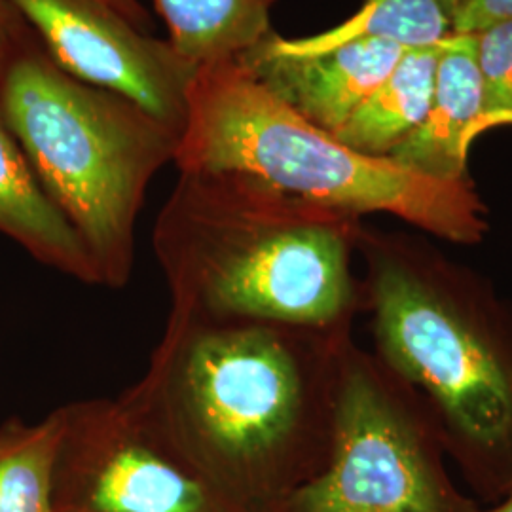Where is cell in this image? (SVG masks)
I'll return each instance as SVG.
<instances>
[{"label": "cell", "instance_id": "6da1fadb", "mask_svg": "<svg viewBox=\"0 0 512 512\" xmlns=\"http://www.w3.org/2000/svg\"><path fill=\"white\" fill-rule=\"evenodd\" d=\"M351 330L169 313L139 404L184 458L247 512H287L327 467Z\"/></svg>", "mask_w": 512, "mask_h": 512}, {"label": "cell", "instance_id": "7c38bea8", "mask_svg": "<svg viewBox=\"0 0 512 512\" xmlns=\"http://www.w3.org/2000/svg\"><path fill=\"white\" fill-rule=\"evenodd\" d=\"M439 54L440 44L408 48L334 137L366 156L387 158L420 128L431 105Z\"/></svg>", "mask_w": 512, "mask_h": 512}, {"label": "cell", "instance_id": "d6986e66", "mask_svg": "<svg viewBox=\"0 0 512 512\" xmlns=\"http://www.w3.org/2000/svg\"><path fill=\"white\" fill-rule=\"evenodd\" d=\"M19 18L21 16H19L18 10L12 6L10 0H0V52L4 50Z\"/></svg>", "mask_w": 512, "mask_h": 512}, {"label": "cell", "instance_id": "9a60e30c", "mask_svg": "<svg viewBox=\"0 0 512 512\" xmlns=\"http://www.w3.org/2000/svg\"><path fill=\"white\" fill-rule=\"evenodd\" d=\"M67 416L59 408L37 423L0 429V512H54V473Z\"/></svg>", "mask_w": 512, "mask_h": 512}, {"label": "cell", "instance_id": "44dd1931", "mask_svg": "<svg viewBox=\"0 0 512 512\" xmlns=\"http://www.w3.org/2000/svg\"><path fill=\"white\" fill-rule=\"evenodd\" d=\"M437 2H439L440 8L444 10V14L450 19L456 14V10H458V6L461 4V0H437Z\"/></svg>", "mask_w": 512, "mask_h": 512}, {"label": "cell", "instance_id": "4fadbf2b", "mask_svg": "<svg viewBox=\"0 0 512 512\" xmlns=\"http://www.w3.org/2000/svg\"><path fill=\"white\" fill-rule=\"evenodd\" d=\"M169 42L196 67L232 61L251 52L272 31L277 0H152Z\"/></svg>", "mask_w": 512, "mask_h": 512}, {"label": "cell", "instance_id": "30bf717a", "mask_svg": "<svg viewBox=\"0 0 512 512\" xmlns=\"http://www.w3.org/2000/svg\"><path fill=\"white\" fill-rule=\"evenodd\" d=\"M482 116L484 95L476 65V35L450 33L440 42L433 97L420 128L387 158L429 179L469 181V148L480 135Z\"/></svg>", "mask_w": 512, "mask_h": 512}, {"label": "cell", "instance_id": "3957f363", "mask_svg": "<svg viewBox=\"0 0 512 512\" xmlns=\"http://www.w3.org/2000/svg\"><path fill=\"white\" fill-rule=\"evenodd\" d=\"M374 355L439 423L448 458L484 503L512 486V304L420 239L361 228Z\"/></svg>", "mask_w": 512, "mask_h": 512}, {"label": "cell", "instance_id": "5b68a950", "mask_svg": "<svg viewBox=\"0 0 512 512\" xmlns=\"http://www.w3.org/2000/svg\"><path fill=\"white\" fill-rule=\"evenodd\" d=\"M0 105L38 181L84 241L99 283L124 287L147 188L181 133L65 73L19 18L0 52Z\"/></svg>", "mask_w": 512, "mask_h": 512}, {"label": "cell", "instance_id": "ba28073f", "mask_svg": "<svg viewBox=\"0 0 512 512\" xmlns=\"http://www.w3.org/2000/svg\"><path fill=\"white\" fill-rule=\"evenodd\" d=\"M55 63L183 133L198 67L99 0H10Z\"/></svg>", "mask_w": 512, "mask_h": 512}, {"label": "cell", "instance_id": "9c48e42d", "mask_svg": "<svg viewBox=\"0 0 512 512\" xmlns=\"http://www.w3.org/2000/svg\"><path fill=\"white\" fill-rule=\"evenodd\" d=\"M404 52L406 48L395 42L361 40L323 54H245L238 59L279 101L334 135L395 69Z\"/></svg>", "mask_w": 512, "mask_h": 512}, {"label": "cell", "instance_id": "7a4b0ae2", "mask_svg": "<svg viewBox=\"0 0 512 512\" xmlns=\"http://www.w3.org/2000/svg\"><path fill=\"white\" fill-rule=\"evenodd\" d=\"M361 217L239 173L181 171L154 226L171 313L351 330L365 308L351 272Z\"/></svg>", "mask_w": 512, "mask_h": 512}, {"label": "cell", "instance_id": "ffe728a7", "mask_svg": "<svg viewBox=\"0 0 512 512\" xmlns=\"http://www.w3.org/2000/svg\"><path fill=\"white\" fill-rule=\"evenodd\" d=\"M484 512H512V486L499 503H495L494 507H490V509H484Z\"/></svg>", "mask_w": 512, "mask_h": 512}, {"label": "cell", "instance_id": "2e32d148", "mask_svg": "<svg viewBox=\"0 0 512 512\" xmlns=\"http://www.w3.org/2000/svg\"><path fill=\"white\" fill-rule=\"evenodd\" d=\"M476 65L484 95L478 133L512 124V19L476 33Z\"/></svg>", "mask_w": 512, "mask_h": 512}, {"label": "cell", "instance_id": "5bb4252c", "mask_svg": "<svg viewBox=\"0 0 512 512\" xmlns=\"http://www.w3.org/2000/svg\"><path fill=\"white\" fill-rule=\"evenodd\" d=\"M452 33L450 18L437 0H366L344 23L306 38L272 33L247 54L262 57H302L340 48L349 42L385 40L403 48L439 46Z\"/></svg>", "mask_w": 512, "mask_h": 512}, {"label": "cell", "instance_id": "8992f818", "mask_svg": "<svg viewBox=\"0 0 512 512\" xmlns=\"http://www.w3.org/2000/svg\"><path fill=\"white\" fill-rule=\"evenodd\" d=\"M446 458L427 403L351 340L327 467L294 494L287 512H484L456 486Z\"/></svg>", "mask_w": 512, "mask_h": 512}, {"label": "cell", "instance_id": "ac0fdd59", "mask_svg": "<svg viewBox=\"0 0 512 512\" xmlns=\"http://www.w3.org/2000/svg\"><path fill=\"white\" fill-rule=\"evenodd\" d=\"M103 4L110 6L114 12H118L120 16L129 19L135 27H139L141 31L148 33L152 19L147 14V10L137 2V0H99Z\"/></svg>", "mask_w": 512, "mask_h": 512}, {"label": "cell", "instance_id": "277c9868", "mask_svg": "<svg viewBox=\"0 0 512 512\" xmlns=\"http://www.w3.org/2000/svg\"><path fill=\"white\" fill-rule=\"evenodd\" d=\"M173 164L253 177L355 217L389 213L459 245L488 234L471 179L444 183L346 147L268 92L239 59L198 67Z\"/></svg>", "mask_w": 512, "mask_h": 512}, {"label": "cell", "instance_id": "e0dca14e", "mask_svg": "<svg viewBox=\"0 0 512 512\" xmlns=\"http://www.w3.org/2000/svg\"><path fill=\"white\" fill-rule=\"evenodd\" d=\"M512 0H461L450 19L454 35H476L486 27L511 21Z\"/></svg>", "mask_w": 512, "mask_h": 512}, {"label": "cell", "instance_id": "8fae6325", "mask_svg": "<svg viewBox=\"0 0 512 512\" xmlns=\"http://www.w3.org/2000/svg\"><path fill=\"white\" fill-rule=\"evenodd\" d=\"M0 234L14 239L38 262L101 285L92 256L73 224L38 181L37 173L0 105Z\"/></svg>", "mask_w": 512, "mask_h": 512}, {"label": "cell", "instance_id": "52a82bcc", "mask_svg": "<svg viewBox=\"0 0 512 512\" xmlns=\"http://www.w3.org/2000/svg\"><path fill=\"white\" fill-rule=\"evenodd\" d=\"M54 512H247L128 393L65 406Z\"/></svg>", "mask_w": 512, "mask_h": 512}]
</instances>
